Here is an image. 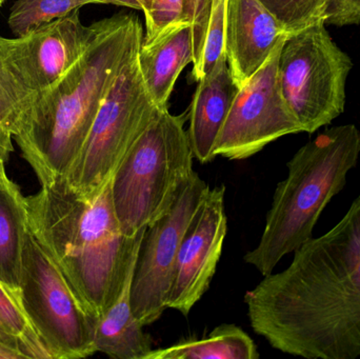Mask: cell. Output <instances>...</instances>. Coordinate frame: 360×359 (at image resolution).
Returning a JSON list of instances; mask_svg holds the SVG:
<instances>
[{
  "label": "cell",
  "mask_w": 360,
  "mask_h": 359,
  "mask_svg": "<svg viewBox=\"0 0 360 359\" xmlns=\"http://www.w3.org/2000/svg\"><path fill=\"white\" fill-rule=\"evenodd\" d=\"M194 60L190 21L179 20L150 40H143L139 65L146 88L158 107H168L180 73Z\"/></svg>",
  "instance_id": "cell-15"
},
{
  "label": "cell",
  "mask_w": 360,
  "mask_h": 359,
  "mask_svg": "<svg viewBox=\"0 0 360 359\" xmlns=\"http://www.w3.org/2000/svg\"><path fill=\"white\" fill-rule=\"evenodd\" d=\"M186 4L188 0H152L151 10L146 16L147 34L143 40L152 39L169 25L186 19Z\"/></svg>",
  "instance_id": "cell-24"
},
{
  "label": "cell",
  "mask_w": 360,
  "mask_h": 359,
  "mask_svg": "<svg viewBox=\"0 0 360 359\" xmlns=\"http://www.w3.org/2000/svg\"><path fill=\"white\" fill-rule=\"evenodd\" d=\"M139 1L141 4L145 17L147 16L149 14L150 10H151L152 0H139Z\"/></svg>",
  "instance_id": "cell-29"
},
{
  "label": "cell",
  "mask_w": 360,
  "mask_h": 359,
  "mask_svg": "<svg viewBox=\"0 0 360 359\" xmlns=\"http://www.w3.org/2000/svg\"><path fill=\"white\" fill-rule=\"evenodd\" d=\"M188 109L173 115L168 107L129 150L112 177V198L124 235L136 237L164 216L193 170Z\"/></svg>",
  "instance_id": "cell-5"
},
{
  "label": "cell",
  "mask_w": 360,
  "mask_h": 359,
  "mask_svg": "<svg viewBox=\"0 0 360 359\" xmlns=\"http://www.w3.org/2000/svg\"><path fill=\"white\" fill-rule=\"evenodd\" d=\"M103 4H115V6H126V8H133V10H139L143 12L141 4L139 0H101Z\"/></svg>",
  "instance_id": "cell-27"
},
{
  "label": "cell",
  "mask_w": 360,
  "mask_h": 359,
  "mask_svg": "<svg viewBox=\"0 0 360 359\" xmlns=\"http://www.w3.org/2000/svg\"><path fill=\"white\" fill-rule=\"evenodd\" d=\"M226 6L228 0H212L211 16H210L209 29L207 39L203 48L202 59L198 71L193 75L195 81L202 79L211 72L224 52V31H226Z\"/></svg>",
  "instance_id": "cell-22"
},
{
  "label": "cell",
  "mask_w": 360,
  "mask_h": 359,
  "mask_svg": "<svg viewBox=\"0 0 360 359\" xmlns=\"http://www.w3.org/2000/svg\"><path fill=\"white\" fill-rule=\"evenodd\" d=\"M360 155V132L354 124L326 129L300 148L277 185L257 246L245 261L264 276L313 237L321 213L342 192Z\"/></svg>",
  "instance_id": "cell-4"
},
{
  "label": "cell",
  "mask_w": 360,
  "mask_h": 359,
  "mask_svg": "<svg viewBox=\"0 0 360 359\" xmlns=\"http://www.w3.org/2000/svg\"><path fill=\"white\" fill-rule=\"evenodd\" d=\"M103 4L101 0H16L11 8L8 27L17 37L56 19L63 18L82 6Z\"/></svg>",
  "instance_id": "cell-19"
},
{
  "label": "cell",
  "mask_w": 360,
  "mask_h": 359,
  "mask_svg": "<svg viewBox=\"0 0 360 359\" xmlns=\"http://www.w3.org/2000/svg\"><path fill=\"white\" fill-rule=\"evenodd\" d=\"M211 8L212 0H188V4H186V19L190 21L193 31L194 60H193L192 76L198 71L201 59H202Z\"/></svg>",
  "instance_id": "cell-23"
},
{
  "label": "cell",
  "mask_w": 360,
  "mask_h": 359,
  "mask_svg": "<svg viewBox=\"0 0 360 359\" xmlns=\"http://www.w3.org/2000/svg\"><path fill=\"white\" fill-rule=\"evenodd\" d=\"M285 39L239 88L214 145L216 157L247 159L281 137L302 132L279 81V56Z\"/></svg>",
  "instance_id": "cell-9"
},
{
  "label": "cell",
  "mask_w": 360,
  "mask_h": 359,
  "mask_svg": "<svg viewBox=\"0 0 360 359\" xmlns=\"http://www.w3.org/2000/svg\"><path fill=\"white\" fill-rule=\"evenodd\" d=\"M4 164H6V162L0 159V181L6 175V166Z\"/></svg>",
  "instance_id": "cell-30"
},
{
  "label": "cell",
  "mask_w": 360,
  "mask_h": 359,
  "mask_svg": "<svg viewBox=\"0 0 360 359\" xmlns=\"http://www.w3.org/2000/svg\"><path fill=\"white\" fill-rule=\"evenodd\" d=\"M94 25L82 56L58 81L36 95L14 136L41 187L65 178L103 99L143 44V25L135 14L118 13Z\"/></svg>",
  "instance_id": "cell-2"
},
{
  "label": "cell",
  "mask_w": 360,
  "mask_h": 359,
  "mask_svg": "<svg viewBox=\"0 0 360 359\" xmlns=\"http://www.w3.org/2000/svg\"><path fill=\"white\" fill-rule=\"evenodd\" d=\"M253 339L235 325H221L209 337L152 350L145 359H257Z\"/></svg>",
  "instance_id": "cell-18"
},
{
  "label": "cell",
  "mask_w": 360,
  "mask_h": 359,
  "mask_svg": "<svg viewBox=\"0 0 360 359\" xmlns=\"http://www.w3.org/2000/svg\"><path fill=\"white\" fill-rule=\"evenodd\" d=\"M94 30V23L89 27L82 25L79 10H76L22 37H2V51L21 84L37 95L58 81L77 63Z\"/></svg>",
  "instance_id": "cell-12"
},
{
  "label": "cell",
  "mask_w": 360,
  "mask_h": 359,
  "mask_svg": "<svg viewBox=\"0 0 360 359\" xmlns=\"http://www.w3.org/2000/svg\"><path fill=\"white\" fill-rule=\"evenodd\" d=\"M245 303L254 332L283 353L360 358V195L329 232L294 251L287 269L247 291Z\"/></svg>",
  "instance_id": "cell-1"
},
{
  "label": "cell",
  "mask_w": 360,
  "mask_h": 359,
  "mask_svg": "<svg viewBox=\"0 0 360 359\" xmlns=\"http://www.w3.org/2000/svg\"><path fill=\"white\" fill-rule=\"evenodd\" d=\"M19 301L51 359L86 358L97 353L95 320L27 223Z\"/></svg>",
  "instance_id": "cell-7"
},
{
  "label": "cell",
  "mask_w": 360,
  "mask_h": 359,
  "mask_svg": "<svg viewBox=\"0 0 360 359\" xmlns=\"http://www.w3.org/2000/svg\"><path fill=\"white\" fill-rule=\"evenodd\" d=\"M6 1V0H0V6H1L4 2Z\"/></svg>",
  "instance_id": "cell-31"
},
{
  "label": "cell",
  "mask_w": 360,
  "mask_h": 359,
  "mask_svg": "<svg viewBox=\"0 0 360 359\" xmlns=\"http://www.w3.org/2000/svg\"><path fill=\"white\" fill-rule=\"evenodd\" d=\"M139 51L103 99L79 155L63 178L82 197H92L111 181L129 150L165 109L154 103L146 88Z\"/></svg>",
  "instance_id": "cell-6"
},
{
  "label": "cell",
  "mask_w": 360,
  "mask_h": 359,
  "mask_svg": "<svg viewBox=\"0 0 360 359\" xmlns=\"http://www.w3.org/2000/svg\"><path fill=\"white\" fill-rule=\"evenodd\" d=\"M27 223L95 322L117 299L139 256L146 229L124 235L112 198V179L92 197L63 179L25 197Z\"/></svg>",
  "instance_id": "cell-3"
},
{
  "label": "cell",
  "mask_w": 360,
  "mask_h": 359,
  "mask_svg": "<svg viewBox=\"0 0 360 359\" xmlns=\"http://www.w3.org/2000/svg\"><path fill=\"white\" fill-rule=\"evenodd\" d=\"M198 82L188 109V135L194 157L207 164L216 157L214 145L239 88L233 80L226 54Z\"/></svg>",
  "instance_id": "cell-14"
},
{
  "label": "cell",
  "mask_w": 360,
  "mask_h": 359,
  "mask_svg": "<svg viewBox=\"0 0 360 359\" xmlns=\"http://www.w3.org/2000/svg\"><path fill=\"white\" fill-rule=\"evenodd\" d=\"M326 25L336 27L360 23V0H328Z\"/></svg>",
  "instance_id": "cell-25"
},
{
  "label": "cell",
  "mask_w": 360,
  "mask_h": 359,
  "mask_svg": "<svg viewBox=\"0 0 360 359\" xmlns=\"http://www.w3.org/2000/svg\"><path fill=\"white\" fill-rule=\"evenodd\" d=\"M288 35L325 21L328 0H259Z\"/></svg>",
  "instance_id": "cell-21"
},
{
  "label": "cell",
  "mask_w": 360,
  "mask_h": 359,
  "mask_svg": "<svg viewBox=\"0 0 360 359\" xmlns=\"http://www.w3.org/2000/svg\"><path fill=\"white\" fill-rule=\"evenodd\" d=\"M1 38L0 36V124L14 137L18 133L36 94L21 84L6 63Z\"/></svg>",
  "instance_id": "cell-20"
},
{
  "label": "cell",
  "mask_w": 360,
  "mask_h": 359,
  "mask_svg": "<svg viewBox=\"0 0 360 359\" xmlns=\"http://www.w3.org/2000/svg\"><path fill=\"white\" fill-rule=\"evenodd\" d=\"M137 257L129 269L117 299L95 322L96 352L116 359H145L152 351V341L143 332L131 305V288Z\"/></svg>",
  "instance_id": "cell-16"
},
{
  "label": "cell",
  "mask_w": 360,
  "mask_h": 359,
  "mask_svg": "<svg viewBox=\"0 0 360 359\" xmlns=\"http://www.w3.org/2000/svg\"><path fill=\"white\" fill-rule=\"evenodd\" d=\"M2 344H4V341H2ZM4 345H6V344H4ZM8 348H10V347H8ZM12 350H13V349H12Z\"/></svg>",
  "instance_id": "cell-32"
},
{
  "label": "cell",
  "mask_w": 360,
  "mask_h": 359,
  "mask_svg": "<svg viewBox=\"0 0 360 359\" xmlns=\"http://www.w3.org/2000/svg\"><path fill=\"white\" fill-rule=\"evenodd\" d=\"M288 36L259 0H228L224 52L235 84L240 88Z\"/></svg>",
  "instance_id": "cell-13"
},
{
  "label": "cell",
  "mask_w": 360,
  "mask_h": 359,
  "mask_svg": "<svg viewBox=\"0 0 360 359\" xmlns=\"http://www.w3.org/2000/svg\"><path fill=\"white\" fill-rule=\"evenodd\" d=\"M27 228L25 197L6 175L0 181V285L18 299Z\"/></svg>",
  "instance_id": "cell-17"
},
{
  "label": "cell",
  "mask_w": 360,
  "mask_h": 359,
  "mask_svg": "<svg viewBox=\"0 0 360 359\" xmlns=\"http://www.w3.org/2000/svg\"><path fill=\"white\" fill-rule=\"evenodd\" d=\"M224 194V185L210 189L182 237L167 305L184 316L200 301L215 275L228 231Z\"/></svg>",
  "instance_id": "cell-11"
},
{
  "label": "cell",
  "mask_w": 360,
  "mask_h": 359,
  "mask_svg": "<svg viewBox=\"0 0 360 359\" xmlns=\"http://www.w3.org/2000/svg\"><path fill=\"white\" fill-rule=\"evenodd\" d=\"M352 69V59L333 41L325 21L288 36L279 56V81L302 132L313 134L344 113Z\"/></svg>",
  "instance_id": "cell-8"
},
{
  "label": "cell",
  "mask_w": 360,
  "mask_h": 359,
  "mask_svg": "<svg viewBox=\"0 0 360 359\" xmlns=\"http://www.w3.org/2000/svg\"><path fill=\"white\" fill-rule=\"evenodd\" d=\"M12 137V133L0 124V159L2 162H8L11 153L14 151Z\"/></svg>",
  "instance_id": "cell-26"
},
{
  "label": "cell",
  "mask_w": 360,
  "mask_h": 359,
  "mask_svg": "<svg viewBox=\"0 0 360 359\" xmlns=\"http://www.w3.org/2000/svg\"><path fill=\"white\" fill-rule=\"evenodd\" d=\"M0 359H22L20 354L0 341Z\"/></svg>",
  "instance_id": "cell-28"
},
{
  "label": "cell",
  "mask_w": 360,
  "mask_h": 359,
  "mask_svg": "<svg viewBox=\"0 0 360 359\" xmlns=\"http://www.w3.org/2000/svg\"><path fill=\"white\" fill-rule=\"evenodd\" d=\"M209 191V185L194 171L170 210L146 229L131 288L133 312L143 327L160 320L168 309L169 290L182 237Z\"/></svg>",
  "instance_id": "cell-10"
}]
</instances>
